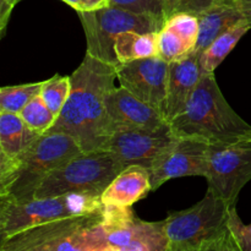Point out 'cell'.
<instances>
[{
    "label": "cell",
    "instance_id": "obj_1",
    "mask_svg": "<svg viewBox=\"0 0 251 251\" xmlns=\"http://www.w3.org/2000/svg\"><path fill=\"white\" fill-rule=\"evenodd\" d=\"M70 76V95L47 134L69 135L75 139L83 152L104 151L110 139L105 96L115 87L117 66L86 53L82 63Z\"/></svg>",
    "mask_w": 251,
    "mask_h": 251
},
{
    "label": "cell",
    "instance_id": "obj_2",
    "mask_svg": "<svg viewBox=\"0 0 251 251\" xmlns=\"http://www.w3.org/2000/svg\"><path fill=\"white\" fill-rule=\"evenodd\" d=\"M169 125L176 137H191L210 145L251 139V125L230 107L215 74L202 75L184 112Z\"/></svg>",
    "mask_w": 251,
    "mask_h": 251
},
{
    "label": "cell",
    "instance_id": "obj_3",
    "mask_svg": "<svg viewBox=\"0 0 251 251\" xmlns=\"http://www.w3.org/2000/svg\"><path fill=\"white\" fill-rule=\"evenodd\" d=\"M82 152L69 135H41L19 158L0 164V201L33 200L37 188L49 174Z\"/></svg>",
    "mask_w": 251,
    "mask_h": 251
},
{
    "label": "cell",
    "instance_id": "obj_4",
    "mask_svg": "<svg viewBox=\"0 0 251 251\" xmlns=\"http://www.w3.org/2000/svg\"><path fill=\"white\" fill-rule=\"evenodd\" d=\"M102 210L27 228L0 239V251H104Z\"/></svg>",
    "mask_w": 251,
    "mask_h": 251
},
{
    "label": "cell",
    "instance_id": "obj_5",
    "mask_svg": "<svg viewBox=\"0 0 251 251\" xmlns=\"http://www.w3.org/2000/svg\"><path fill=\"white\" fill-rule=\"evenodd\" d=\"M227 201L207 191L205 198L186 210L169 213L162 221L171 251H208L229 230L232 208Z\"/></svg>",
    "mask_w": 251,
    "mask_h": 251
},
{
    "label": "cell",
    "instance_id": "obj_6",
    "mask_svg": "<svg viewBox=\"0 0 251 251\" xmlns=\"http://www.w3.org/2000/svg\"><path fill=\"white\" fill-rule=\"evenodd\" d=\"M124 168L122 162L109 151L82 152L49 174L39 184L33 199L66 194L102 196L103 191Z\"/></svg>",
    "mask_w": 251,
    "mask_h": 251
},
{
    "label": "cell",
    "instance_id": "obj_7",
    "mask_svg": "<svg viewBox=\"0 0 251 251\" xmlns=\"http://www.w3.org/2000/svg\"><path fill=\"white\" fill-rule=\"evenodd\" d=\"M102 208L100 196L91 194H66L24 202L0 201V239L43 223L92 215Z\"/></svg>",
    "mask_w": 251,
    "mask_h": 251
},
{
    "label": "cell",
    "instance_id": "obj_8",
    "mask_svg": "<svg viewBox=\"0 0 251 251\" xmlns=\"http://www.w3.org/2000/svg\"><path fill=\"white\" fill-rule=\"evenodd\" d=\"M87 42L88 55L118 66L114 42L119 34L135 31L140 33L159 32L166 20L149 15L134 14L119 7L107 6L93 11H77Z\"/></svg>",
    "mask_w": 251,
    "mask_h": 251
},
{
    "label": "cell",
    "instance_id": "obj_9",
    "mask_svg": "<svg viewBox=\"0 0 251 251\" xmlns=\"http://www.w3.org/2000/svg\"><path fill=\"white\" fill-rule=\"evenodd\" d=\"M205 179L207 191L235 206L242 189L251 180V139L210 145Z\"/></svg>",
    "mask_w": 251,
    "mask_h": 251
},
{
    "label": "cell",
    "instance_id": "obj_10",
    "mask_svg": "<svg viewBox=\"0 0 251 251\" xmlns=\"http://www.w3.org/2000/svg\"><path fill=\"white\" fill-rule=\"evenodd\" d=\"M102 226L109 245L120 251H169L162 221H142L131 207L103 205Z\"/></svg>",
    "mask_w": 251,
    "mask_h": 251
},
{
    "label": "cell",
    "instance_id": "obj_11",
    "mask_svg": "<svg viewBox=\"0 0 251 251\" xmlns=\"http://www.w3.org/2000/svg\"><path fill=\"white\" fill-rule=\"evenodd\" d=\"M210 144L191 137H176L150 169L152 191L166 181L183 176H203L207 169Z\"/></svg>",
    "mask_w": 251,
    "mask_h": 251
},
{
    "label": "cell",
    "instance_id": "obj_12",
    "mask_svg": "<svg viewBox=\"0 0 251 251\" xmlns=\"http://www.w3.org/2000/svg\"><path fill=\"white\" fill-rule=\"evenodd\" d=\"M169 68L163 59L152 56L119 64L117 75L122 87L164 115Z\"/></svg>",
    "mask_w": 251,
    "mask_h": 251
},
{
    "label": "cell",
    "instance_id": "obj_13",
    "mask_svg": "<svg viewBox=\"0 0 251 251\" xmlns=\"http://www.w3.org/2000/svg\"><path fill=\"white\" fill-rule=\"evenodd\" d=\"M176 140L171 125L159 129L118 131L110 136L104 151L114 154L124 167L142 166L150 171L157 157Z\"/></svg>",
    "mask_w": 251,
    "mask_h": 251
},
{
    "label": "cell",
    "instance_id": "obj_14",
    "mask_svg": "<svg viewBox=\"0 0 251 251\" xmlns=\"http://www.w3.org/2000/svg\"><path fill=\"white\" fill-rule=\"evenodd\" d=\"M105 115L109 134L135 129H159L168 124L156 108L142 102L126 88L114 87L105 96Z\"/></svg>",
    "mask_w": 251,
    "mask_h": 251
},
{
    "label": "cell",
    "instance_id": "obj_15",
    "mask_svg": "<svg viewBox=\"0 0 251 251\" xmlns=\"http://www.w3.org/2000/svg\"><path fill=\"white\" fill-rule=\"evenodd\" d=\"M201 77L200 54L195 51L188 58L171 64L164 104V117L167 122L171 123L184 112Z\"/></svg>",
    "mask_w": 251,
    "mask_h": 251
},
{
    "label": "cell",
    "instance_id": "obj_16",
    "mask_svg": "<svg viewBox=\"0 0 251 251\" xmlns=\"http://www.w3.org/2000/svg\"><path fill=\"white\" fill-rule=\"evenodd\" d=\"M151 188L150 171L142 166L125 167L103 191L100 200L104 206L131 207L149 195Z\"/></svg>",
    "mask_w": 251,
    "mask_h": 251
},
{
    "label": "cell",
    "instance_id": "obj_17",
    "mask_svg": "<svg viewBox=\"0 0 251 251\" xmlns=\"http://www.w3.org/2000/svg\"><path fill=\"white\" fill-rule=\"evenodd\" d=\"M39 136L19 114L0 112V164L19 158Z\"/></svg>",
    "mask_w": 251,
    "mask_h": 251
},
{
    "label": "cell",
    "instance_id": "obj_18",
    "mask_svg": "<svg viewBox=\"0 0 251 251\" xmlns=\"http://www.w3.org/2000/svg\"><path fill=\"white\" fill-rule=\"evenodd\" d=\"M242 21H244V17L233 2H216L210 9L199 15L200 31L194 51L201 55L216 38Z\"/></svg>",
    "mask_w": 251,
    "mask_h": 251
},
{
    "label": "cell",
    "instance_id": "obj_19",
    "mask_svg": "<svg viewBox=\"0 0 251 251\" xmlns=\"http://www.w3.org/2000/svg\"><path fill=\"white\" fill-rule=\"evenodd\" d=\"M158 32L129 31L119 34L114 42V53L119 64L130 63L139 59L152 58L158 54Z\"/></svg>",
    "mask_w": 251,
    "mask_h": 251
},
{
    "label": "cell",
    "instance_id": "obj_20",
    "mask_svg": "<svg viewBox=\"0 0 251 251\" xmlns=\"http://www.w3.org/2000/svg\"><path fill=\"white\" fill-rule=\"evenodd\" d=\"M251 28L248 21H242L227 32L216 38L200 55V69L202 75L215 74V70L223 63L230 51L235 48L238 42Z\"/></svg>",
    "mask_w": 251,
    "mask_h": 251
},
{
    "label": "cell",
    "instance_id": "obj_21",
    "mask_svg": "<svg viewBox=\"0 0 251 251\" xmlns=\"http://www.w3.org/2000/svg\"><path fill=\"white\" fill-rule=\"evenodd\" d=\"M44 81L16 86H2L0 88V112L20 114L21 110L41 93Z\"/></svg>",
    "mask_w": 251,
    "mask_h": 251
},
{
    "label": "cell",
    "instance_id": "obj_22",
    "mask_svg": "<svg viewBox=\"0 0 251 251\" xmlns=\"http://www.w3.org/2000/svg\"><path fill=\"white\" fill-rule=\"evenodd\" d=\"M71 90V76L54 75L44 81L41 91V97L43 98L47 107L51 110L56 118L63 110Z\"/></svg>",
    "mask_w": 251,
    "mask_h": 251
},
{
    "label": "cell",
    "instance_id": "obj_23",
    "mask_svg": "<svg viewBox=\"0 0 251 251\" xmlns=\"http://www.w3.org/2000/svg\"><path fill=\"white\" fill-rule=\"evenodd\" d=\"M19 115L32 130L41 135L47 134L56 120L55 115L47 107L43 98L41 97V93L36 96Z\"/></svg>",
    "mask_w": 251,
    "mask_h": 251
},
{
    "label": "cell",
    "instance_id": "obj_24",
    "mask_svg": "<svg viewBox=\"0 0 251 251\" xmlns=\"http://www.w3.org/2000/svg\"><path fill=\"white\" fill-rule=\"evenodd\" d=\"M157 47H158L157 56L169 64L183 60L193 53V49L176 32L167 28L166 26H163V28L158 32Z\"/></svg>",
    "mask_w": 251,
    "mask_h": 251
},
{
    "label": "cell",
    "instance_id": "obj_25",
    "mask_svg": "<svg viewBox=\"0 0 251 251\" xmlns=\"http://www.w3.org/2000/svg\"><path fill=\"white\" fill-rule=\"evenodd\" d=\"M164 26L176 32L194 51L200 31L198 15L190 12H176L166 20Z\"/></svg>",
    "mask_w": 251,
    "mask_h": 251
},
{
    "label": "cell",
    "instance_id": "obj_26",
    "mask_svg": "<svg viewBox=\"0 0 251 251\" xmlns=\"http://www.w3.org/2000/svg\"><path fill=\"white\" fill-rule=\"evenodd\" d=\"M109 6L127 10L134 14L164 19L162 0H109Z\"/></svg>",
    "mask_w": 251,
    "mask_h": 251
},
{
    "label": "cell",
    "instance_id": "obj_27",
    "mask_svg": "<svg viewBox=\"0 0 251 251\" xmlns=\"http://www.w3.org/2000/svg\"><path fill=\"white\" fill-rule=\"evenodd\" d=\"M218 2V0H162L164 19H168L176 12H190L200 15L211 6Z\"/></svg>",
    "mask_w": 251,
    "mask_h": 251
},
{
    "label": "cell",
    "instance_id": "obj_28",
    "mask_svg": "<svg viewBox=\"0 0 251 251\" xmlns=\"http://www.w3.org/2000/svg\"><path fill=\"white\" fill-rule=\"evenodd\" d=\"M229 230L243 251H251V225H244L237 212V207L232 208L229 218Z\"/></svg>",
    "mask_w": 251,
    "mask_h": 251
},
{
    "label": "cell",
    "instance_id": "obj_29",
    "mask_svg": "<svg viewBox=\"0 0 251 251\" xmlns=\"http://www.w3.org/2000/svg\"><path fill=\"white\" fill-rule=\"evenodd\" d=\"M208 251H243L242 248L238 244L237 239L234 238V235L232 234L230 230H228L227 234L225 235L222 240L216 245L215 248H212Z\"/></svg>",
    "mask_w": 251,
    "mask_h": 251
},
{
    "label": "cell",
    "instance_id": "obj_30",
    "mask_svg": "<svg viewBox=\"0 0 251 251\" xmlns=\"http://www.w3.org/2000/svg\"><path fill=\"white\" fill-rule=\"evenodd\" d=\"M107 6H109V0H81L77 11H93Z\"/></svg>",
    "mask_w": 251,
    "mask_h": 251
},
{
    "label": "cell",
    "instance_id": "obj_31",
    "mask_svg": "<svg viewBox=\"0 0 251 251\" xmlns=\"http://www.w3.org/2000/svg\"><path fill=\"white\" fill-rule=\"evenodd\" d=\"M233 2L245 21L251 25V0H233Z\"/></svg>",
    "mask_w": 251,
    "mask_h": 251
},
{
    "label": "cell",
    "instance_id": "obj_32",
    "mask_svg": "<svg viewBox=\"0 0 251 251\" xmlns=\"http://www.w3.org/2000/svg\"><path fill=\"white\" fill-rule=\"evenodd\" d=\"M61 1H64L65 4H68L69 6H71L73 9H75L76 11H77L78 9H80V4H81V0H61Z\"/></svg>",
    "mask_w": 251,
    "mask_h": 251
},
{
    "label": "cell",
    "instance_id": "obj_33",
    "mask_svg": "<svg viewBox=\"0 0 251 251\" xmlns=\"http://www.w3.org/2000/svg\"><path fill=\"white\" fill-rule=\"evenodd\" d=\"M1 1H5V2H7V4H10L11 5V6H16V4L17 2L20 1V0H1Z\"/></svg>",
    "mask_w": 251,
    "mask_h": 251
},
{
    "label": "cell",
    "instance_id": "obj_34",
    "mask_svg": "<svg viewBox=\"0 0 251 251\" xmlns=\"http://www.w3.org/2000/svg\"><path fill=\"white\" fill-rule=\"evenodd\" d=\"M104 251H120V249L117 247H113V245H109Z\"/></svg>",
    "mask_w": 251,
    "mask_h": 251
},
{
    "label": "cell",
    "instance_id": "obj_35",
    "mask_svg": "<svg viewBox=\"0 0 251 251\" xmlns=\"http://www.w3.org/2000/svg\"><path fill=\"white\" fill-rule=\"evenodd\" d=\"M218 1H222V2H233V0H218ZM234 4V2H233Z\"/></svg>",
    "mask_w": 251,
    "mask_h": 251
},
{
    "label": "cell",
    "instance_id": "obj_36",
    "mask_svg": "<svg viewBox=\"0 0 251 251\" xmlns=\"http://www.w3.org/2000/svg\"><path fill=\"white\" fill-rule=\"evenodd\" d=\"M169 251H171V250H169Z\"/></svg>",
    "mask_w": 251,
    "mask_h": 251
}]
</instances>
